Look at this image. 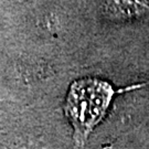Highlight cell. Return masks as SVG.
I'll return each instance as SVG.
<instances>
[{
    "label": "cell",
    "mask_w": 149,
    "mask_h": 149,
    "mask_svg": "<svg viewBox=\"0 0 149 149\" xmlns=\"http://www.w3.org/2000/svg\"><path fill=\"white\" fill-rule=\"evenodd\" d=\"M116 90L98 79H83L71 85L65 114L74 129L75 149H83L90 134L105 117Z\"/></svg>",
    "instance_id": "obj_1"
}]
</instances>
